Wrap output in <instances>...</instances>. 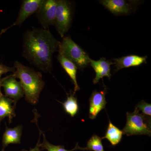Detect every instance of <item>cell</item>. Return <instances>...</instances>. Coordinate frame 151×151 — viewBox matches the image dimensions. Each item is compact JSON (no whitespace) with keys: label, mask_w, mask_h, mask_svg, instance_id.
Instances as JSON below:
<instances>
[{"label":"cell","mask_w":151,"mask_h":151,"mask_svg":"<svg viewBox=\"0 0 151 151\" xmlns=\"http://www.w3.org/2000/svg\"><path fill=\"white\" fill-rule=\"evenodd\" d=\"M124 134L131 136L146 135L150 137L151 117L139 113L137 107L133 113H127V123L122 130Z\"/></svg>","instance_id":"4"},{"label":"cell","mask_w":151,"mask_h":151,"mask_svg":"<svg viewBox=\"0 0 151 151\" xmlns=\"http://www.w3.org/2000/svg\"><path fill=\"white\" fill-rule=\"evenodd\" d=\"M90 64L95 72V77L93 80L94 84L98 83L100 79L103 77L111 78V65L114 64L113 62L107 60L105 58H102L98 60L89 59Z\"/></svg>","instance_id":"11"},{"label":"cell","mask_w":151,"mask_h":151,"mask_svg":"<svg viewBox=\"0 0 151 151\" xmlns=\"http://www.w3.org/2000/svg\"><path fill=\"white\" fill-rule=\"evenodd\" d=\"M139 111H142L143 115L147 116H151V104L142 100L136 106Z\"/></svg>","instance_id":"20"},{"label":"cell","mask_w":151,"mask_h":151,"mask_svg":"<svg viewBox=\"0 0 151 151\" xmlns=\"http://www.w3.org/2000/svg\"><path fill=\"white\" fill-rule=\"evenodd\" d=\"M106 92L104 91L98 92L94 90L89 98V117L94 120L103 109H105L107 104L105 98Z\"/></svg>","instance_id":"10"},{"label":"cell","mask_w":151,"mask_h":151,"mask_svg":"<svg viewBox=\"0 0 151 151\" xmlns=\"http://www.w3.org/2000/svg\"><path fill=\"white\" fill-rule=\"evenodd\" d=\"M16 103L13 100L2 95L0 98V123L6 118H8L9 123L15 116V108Z\"/></svg>","instance_id":"14"},{"label":"cell","mask_w":151,"mask_h":151,"mask_svg":"<svg viewBox=\"0 0 151 151\" xmlns=\"http://www.w3.org/2000/svg\"><path fill=\"white\" fill-rule=\"evenodd\" d=\"M1 87L4 88L5 96L13 100L16 103L24 96L20 83L12 74L3 78Z\"/></svg>","instance_id":"9"},{"label":"cell","mask_w":151,"mask_h":151,"mask_svg":"<svg viewBox=\"0 0 151 151\" xmlns=\"http://www.w3.org/2000/svg\"><path fill=\"white\" fill-rule=\"evenodd\" d=\"M59 43L49 30L32 29L24 35L23 55L38 69L44 72H50L52 55L58 48Z\"/></svg>","instance_id":"1"},{"label":"cell","mask_w":151,"mask_h":151,"mask_svg":"<svg viewBox=\"0 0 151 151\" xmlns=\"http://www.w3.org/2000/svg\"><path fill=\"white\" fill-rule=\"evenodd\" d=\"M75 93L68 95L67 99L63 103H60L63 106L65 113L71 117H74L78 113L79 111V105L76 97L74 96Z\"/></svg>","instance_id":"17"},{"label":"cell","mask_w":151,"mask_h":151,"mask_svg":"<svg viewBox=\"0 0 151 151\" xmlns=\"http://www.w3.org/2000/svg\"><path fill=\"white\" fill-rule=\"evenodd\" d=\"M58 60L61 66L63 68L65 72L71 78L72 82L74 85V93H75L76 92L78 91L80 89V87L78 85L76 79V73L78 68L73 62L65 58L61 55L58 54Z\"/></svg>","instance_id":"15"},{"label":"cell","mask_w":151,"mask_h":151,"mask_svg":"<svg viewBox=\"0 0 151 151\" xmlns=\"http://www.w3.org/2000/svg\"><path fill=\"white\" fill-rule=\"evenodd\" d=\"M37 116H35V119L34 120H35L34 121H35V124H36L38 128L39 129L40 134L39 138V139L38 140L37 144L35 146V147L34 148H30L29 151H41V150L40 148V138L41 135V130L39 129L38 126L37 124Z\"/></svg>","instance_id":"22"},{"label":"cell","mask_w":151,"mask_h":151,"mask_svg":"<svg viewBox=\"0 0 151 151\" xmlns=\"http://www.w3.org/2000/svg\"><path fill=\"white\" fill-rule=\"evenodd\" d=\"M59 54L73 62L79 69H83L90 63V58L81 47L69 36H64L58 46Z\"/></svg>","instance_id":"3"},{"label":"cell","mask_w":151,"mask_h":151,"mask_svg":"<svg viewBox=\"0 0 151 151\" xmlns=\"http://www.w3.org/2000/svg\"><path fill=\"white\" fill-rule=\"evenodd\" d=\"M14 67L15 70L12 75L19 79L26 100L32 105L37 104L45 85L42 74L19 61L15 62Z\"/></svg>","instance_id":"2"},{"label":"cell","mask_w":151,"mask_h":151,"mask_svg":"<svg viewBox=\"0 0 151 151\" xmlns=\"http://www.w3.org/2000/svg\"><path fill=\"white\" fill-rule=\"evenodd\" d=\"M43 0H24L22 1L21 6L16 20L7 28L3 29L1 34L5 32L9 29L21 25L30 16L36 13L40 7Z\"/></svg>","instance_id":"7"},{"label":"cell","mask_w":151,"mask_h":151,"mask_svg":"<svg viewBox=\"0 0 151 151\" xmlns=\"http://www.w3.org/2000/svg\"><path fill=\"white\" fill-rule=\"evenodd\" d=\"M100 3L111 12L116 15L129 14L133 12L136 1L125 0H103Z\"/></svg>","instance_id":"8"},{"label":"cell","mask_w":151,"mask_h":151,"mask_svg":"<svg viewBox=\"0 0 151 151\" xmlns=\"http://www.w3.org/2000/svg\"><path fill=\"white\" fill-rule=\"evenodd\" d=\"M57 5L56 0H43L38 9L36 15L42 29H48L50 26L54 24Z\"/></svg>","instance_id":"6"},{"label":"cell","mask_w":151,"mask_h":151,"mask_svg":"<svg viewBox=\"0 0 151 151\" xmlns=\"http://www.w3.org/2000/svg\"><path fill=\"white\" fill-rule=\"evenodd\" d=\"M72 9L71 4L65 0H58L54 25L61 37L65 36L71 26Z\"/></svg>","instance_id":"5"},{"label":"cell","mask_w":151,"mask_h":151,"mask_svg":"<svg viewBox=\"0 0 151 151\" xmlns=\"http://www.w3.org/2000/svg\"><path fill=\"white\" fill-rule=\"evenodd\" d=\"M123 134V131L112 124L111 121L109 120L105 135L101 138L102 139H107L112 146H115L121 142Z\"/></svg>","instance_id":"16"},{"label":"cell","mask_w":151,"mask_h":151,"mask_svg":"<svg viewBox=\"0 0 151 151\" xmlns=\"http://www.w3.org/2000/svg\"><path fill=\"white\" fill-rule=\"evenodd\" d=\"M42 134L43 135V140L42 143H40V148L41 150H47V151H73L76 150H83V148L79 147L78 143H77L75 147L73 150H65L63 146L54 145L50 144L47 140L45 134L42 131Z\"/></svg>","instance_id":"18"},{"label":"cell","mask_w":151,"mask_h":151,"mask_svg":"<svg viewBox=\"0 0 151 151\" xmlns=\"http://www.w3.org/2000/svg\"><path fill=\"white\" fill-rule=\"evenodd\" d=\"M15 70V68L14 67H9V66L3 65L1 63H0V78L3 74H6L9 72H12L14 73Z\"/></svg>","instance_id":"21"},{"label":"cell","mask_w":151,"mask_h":151,"mask_svg":"<svg viewBox=\"0 0 151 151\" xmlns=\"http://www.w3.org/2000/svg\"><path fill=\"white\" fill-rule=\"evenodd\" d=\"M3 78H1L0 79V98H1V97L2 95H3V94H2V93L1 91V82L2 81Z\"/></svg>","instance_id":"23"},{"label":"cell","mask_w":151,"mask_h":151,"mask_svg":"<svg viewBox=\"0 0 151 151\" xmlns=\"http://www.w3.org/2000/svg\"><path fill=\"white\" fill-rule=\"evenodd\" d=\"M1 151H4V150H2ZM27 151V150H24H24H22V151Z\"/></svg>","instance_id":"24"},{"label":"cell","mask_w":151,"mask_h":151,"mask_svg":"<svg viewBox=\"0 0 151 151\" xmlns=\"http://www.w3.org/2000/svg\"><path fill=\"white\" fill-rule=\"evenodd\" d=\"M102 138L96 134L93 135L87 142L83 151H105L102 142Z\"/></svg>","instance_id":"19"},{"label":"cell","mask_w":151,"mask_h":151,"mask_svg":"<svg viewBox=\"0 0 151 151\" xmlns=\"http://www.w3.org/2000/svg\"><path fill=\"white\" fill-rule=\"evenodd\" d=\"M22 126L19 125L13 128L6 127L2 138L3 150L10 144H19L21 143Z\"/></svg>","instance_id":"13"},{"label":"cell","mask_w":151,"mask_h":151,"mask_svg":"<svg viewBox=\"0 0 151 151\" xmlns=\"http://www.w3.org/2000/svg\"><path fill=\"white\" fill-rule=\"evenodd\" d=\"M147 56H141L136 55H126L113 59L115 72L124 68L139 66L147 63Z\"/></svg>","instance_id":"12"}]
</instances>
